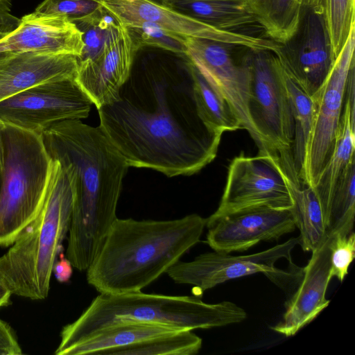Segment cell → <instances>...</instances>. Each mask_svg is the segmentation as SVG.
<instances>
[{
    "instance_id": "obj_18",
    "label": "cell",
    "mask_w": 355,
    "mask_h": 355,
    "mask_svg": "<svg viewBox=\"0 0 355 355\" xmlns=\"http://www.w3.org/2000/svg\"><path fill=\"white\" fill-rule=\"evenodd\" d=\"M331 275L329 234L312 252L300 284L286 303L282 320L272 329L286 337L295 335L313 321L329 304L326 292Z\"/></svg>"
},
{
    "instance_id": "obj_12",
    "label": "cell",
    "mask_w": 355,
    "mask_h": 355,
    "mask_svg": "<svg viewBox=\"0 0 355 355\" xmlns=\"http://www.w3.org/2000/svg\"><path fill=\"white\" fill-rule=\"evenodd\" d=\"M355 26L352 28L333 67L320 89L311 96L314 125L301 180L314 187L334 148L345 103V93L355 67Z\"/></svg>"
},
{
    "instance_id": "obj_11",
    "label": "cell",
    "mask_w": 355,
    "mask_h": 355,
    "mask_svg": "<svg viewBox=\"0 0 355 355\" xmlns=\"http://www.w3.org/2000/svg\"><path fill=\"white\" fill-rule=\"evenodd\" d=\"M255 206H293L286 174L275 153H258L255 157L241 153L234 157L219 206L211 216Z\"/></svg>"
},
{
    "instance_id": "obj_14",
    "label": "cell",
    "mask_w": 355,
    "mask_h": 355,
    "mask_svg": "<svg viewBox=\"0 0 355 355\" xmlns=\"http://www.w3.org/2000/svg\"><path fill=\"white\" fill-rule=\"evenodd\" d=\"M207 243L216 252H242L260 241H272L293 232L291 208L255 206L206 218Z\"/></svg>"
},
{
    "instance_id": "obj_27",
    "label": "cell",
    "mask_w": 355,
    "mask_h": 355,
    "mask_svg": "<svg viewBox=\"0 0 355 355\" xmlns=\"http://www.w3.org/2000/svg\"><path fill=\"white\" fill-rule=\"evenodd\" d=\"M355 159L347 166L334 189L328 216L329 234L354 232Z\"/></svg>"
},
{
    "instance_id": "obj_4",
    "label": "cell",
    "mask_w": 355,
    "mask_h": 355,
    "mask_svg": "<svg viewBox=\"0 0 355 355\" xmlns=\"http://www.w3.org/2000/svg\"><path fill=\"white\" fill-rule=\"evenodd\" d=\"M246 312L230 301L204 302L198 295L174 296L140 291L100 293L73 322L63 327L55 354L112 324L140 322L178 330H194L239 323Z\"/></svg>"
},
{
    "instance_id": "obj_7",
    "label": "cell",
    "mask_w": 355,
    "mask_h": 355,
    "mask_svg": "<svg viewBox=\"0 0 355 355\" xmlns=\"http://www.w3.org/2000/svg\"><path fill=\"white\" fill-rule=\"evenodd\" d=\"M186 53L211 86L227 101L241 129L250 135L259 153L267 148L249 113L252 48L204 38L186 37Z\"/></svg>"
},
{
    "instance_id": "obj_16",
    "label": "cell",
    "mask_w": 355,
    "mask_h": 355,
    "mask_svg": "<svg viewBox=\"0 0 355 355\" xmlns=\"http://www.w3.org/2000/svg\"><path fill=\"white\" fill-rule=\"evenodd\" d=\"M82 32L67 17L34 11L20 19L19 26L0 41V53L35 52L80 57Z\"/></svg>"
},
{
    "instance_id": "obj_1",
    "label": "cell",
    "mask_w": 355,
    "mask_h": 355,
    "mask_svg": "<svg viewBox=\"0 0 355 355\" xmlns=\"http://www.w3.org/2000/svg\"><path fill=\"white\" fill-rule=\"evenodd\" d=\"M98 111L99 125L129 167L191 175L217 155L222 135L199 114L186 55H135L127 80Z\"/></svg>"
},
{
    "instance_id": "obj_15",
    "label": "cell",
    "mask_w": 355,
    "mask_h": 355,
    "mask_svg": "<svg viewBox=\"0 0 355 355\" xmlns=\"http://www.w3.org/2000/svg\"><path fill=\"white\" fill-rule=\"evenodd\" d=\"M101 2L123 25L147 21L185 37L236 43L252 49L272 50L275 47V42L266 37L218 30L151 0H101Z\"/></svg>"
},
{
    "instance_id": "obj_9",
    "label": "cell",
    "mask_w": 355,
    "mask_h": 355,
    "mask_svg": "<svg viewBox=\"0 0 355 355\" xmlns=\"http://www.w3.org/2000/svg\"><path fill=\"white\" fill-rule=\"evenodd\" d=\"M93 105L76 78L46 81L0 101V123L38 134L69 119L89 115Z\"/></svg>"
},
{
    "instance_id": "obj_38",
    "label": "cell",
    "mask_w": 355,
    "mask_h": 355,
    "mask_svg": "<svg viewBox=\"0 0 355 355\" xmlns=\"http://www.w3.org/2000/svg\"><path fill=\"white\" fill-rule=\"evenodd\" d=\"M1 182H2V178H1V173H0V192H1Z\"/></svg>"
},
{
    "instance_id": "obj_25",
    "label": "cell",
    "mask_w": 355,
    "mask_h": 355,
    "mask_svg": "<svg viewBox=\"0 0 355 355\" xmlns=\"http://www.w3.org/2000/svg\"><path fill=\"white\" fill-rule=\"evenodd\" d=\"M294 119V136L291 150L299 178H302L314 125V109L307 95L284 71Z\"/></svg>"
},
{
    "instance_id": "obj_20",
    "label": "cell",
    "mask_w": 355,
    "mask_h": 355,
    "mask_svg": "<svg viewBox=\"0 0 355 355\" xmlns=\"http://www.w3.org/2000/svg\"><path fill=\"white\" fill-rule=\"evenodd\" d=\"M157 3L223 31L253 35L252 28L261 29L248 0H162Z\"/></svg>"
},
{
    "instance_id": "obj_8",
    "label": "cell",
    "mask_w": 355,
    "mask_h": 355,
    "mask_svg": "<svg viewBox=\"0 0 355 355\" xmlns=\"http://www.w3.org/2000/svg\"><path fill=\"white\" fill-rule=\"evenodd\" d=\"M248 110L268 153L291 149L294 119L285 73L275 53L254 49Z\"/></svg>"
},
{
    "instance_id": "obj_22",
    "label": "cell",
    "mask_w": 355,
    "mask_h": 355,
    "mask_svg": "<svg viewBox=\"0 0 355 355\" xmlns=\"http://www.w3.org/2000/svg\"><path fill=\"white\" fill-rule=\"evenodd\" d=\"M354 150L355 112L345 102L333 150L313 187L324 208L327 225L334 189L347 166L355 159Z\"/></svg>"
},
{
    "instance_id": "obj_36",
    "label": "cell",
    "mask_w": 355,
    "mask_h": 355,
    "mask_svg": "<svg viewBox=\"0 0 355 355\" xmlns=\"http://www.w3.org/2000/svg\"><path fill=\"white\" fill-rule=\"evenodd\" d=\"M3 159H4V149H3V142L1 123H0V173H2L3 168Z\"/></svg>"
},
{
    "instance_id": "obj_10",
    "label": "cell",
    "mask_w": 355,
    "mask_h": 355,
    "mask_svg": "<svg viewBox=\"0 0 355 355\" xmlns=\"http://www.w3.org/2000/svg\"><path fill=\"white\" fill-rule=\"evenodd\" d=\"M286 74L309 96L322 85L336 57L322 7H304L293 34L274 51Z\"/></svg>"
},
{
    "instance_id": "obj_26",
    "label": "cell",
    "mask_w": 355,
    "mask_h": 355,
    "mask_svg": "<svg viewBox=\"0 0 355 355\" xmlns=\"http://www.w3.org/2000/svg\"><path fill=\"white\" fill-rule=\"evenodd\" d=\"M70 19L83 35L84 47L80 56L77 58L78 64L94 58L123 27L116 16L103 6L88 15Z\"/></svg>"
},
{
    "instance_id": "obj_32",
    "label": "cell",
    "mask_w": 355,
    "mask_h": 355,
    "mask_svg": "<svg viewBox=\"0 0 355 355\" xmlns=\"http://www.w3.org/2000/svg\"><path fill=\"white\" fill-rule=\"evenodd\" d=\"M22 350L12 328L0 319V355H20Z\"/></svg>"
},
{
    "instance_id": "obj_31",
    "label": "cell",
    "mask_w": 355,
    "mask_h": 355,
    "mask_svg": "<svg viewBox=\"0 0 355 355\" xmlns=\"http://www.w3.org/2000/svg\"><path fill=\"white\" fill-rule=\"evenodd\" d=\"M102 6L101 0H44L35 11L64 15L71 19L88 15Z\"/></svg>"
},
{
    "instance_id": "obj_29",
    "label": "cell",
    "mask_w": 355,
    "mask_h": 355,
    "mask_svg": "<svg viewBox=\"0 0 355 355\" xmlns=\"http://www.w3.org/2000/svg\"><path fill=\"white\" fill-rule=\"evenodd\" d=\"M355 0H324L327 24L336 58L355 26Z\"/></svg>"
},
{
    "instance_id": "obj_6",
    "label": "cell",
    "mask_w": 355,
    "mask_h": 355,
    "mask_svg": "<svg viewBox=\"0 0 355 355\" xmlns=\"http://www.w3.org/2000/svg\"><path fill=\"white\" fill-rule=\"evenodd\" d=\"M4 159L0 192V247L10 246L40 211L51 162L41 134L1 123Z\"/></svg>"
},
{
    "instance_id": "obj_23",
    "label": "cell",
    "mask_w": 355,
    "mask_h": 355,
    "mask_svg": "<svg viewBox=\"0 0 355 355\" xmlns=\"http://www.w3.org/2000/svg\"><path fill=\"white\" fill-rule=\"evenodd\" d=\"M264 35L277 43L295 30L304 7L324 8V0H248Z\"/></svg>"
},
{
    "instance_id": "obj_13",
    "label": "cell",
    "mask_w": 355,
    "mask_h": 355,
    "mask_svg": "<svg viewBox=\"0 0 355 355\" xmlns=\"http://www.w3.org/2000/svg\"><path fill=\"white\" fill-rule=\"evenodd\" d=\"M299 244L297 238L252 254L232 256L214 251L200 254L190 261H178L166 273L175 283L193 286L197 294L227 281L263 272L268 276L280 270L275 263L291 261V254Z\"/></svg>"
},
{
    "instance_id": "obj_28",
    "label": "cell",
    "mask_w": 355,
    "mask_h": 355,
    "mask_svg": "<svg viewBox=\"0 0 355 355\" xmlns=\"http://www.w3.org/2000/svg\"><path fill=\"white\" fill-rule=\"evenodd\" d=\"M123 26L138 49L144 46H150L176 54L186 53L185 37L168 32L154 23L147 21H136Z\"/></svg>"
},
{
    "instance_id": "obj_3",
    "label": "cell",
    "mask_w": 355,
    "mask_h": 355,
    "mask_svg": "<svg viewBox=\"0 0 355 355\" xmlns=\"http://www.w3.org/2000/svg\"><path fill=\"white\" fill-rule=\"evenodd\" d=\"M205 225L196 214L166 220L117 218L86 270L87 283L99 293L140 291L200 241Z\"/></svg>"
},
{
    "instance_id": "obj_34",
    "label": "cell",
    "mask_w": 355,
    "mask_h": 355,
    "mask_svg": "<svg viewBox=\"0 0 355 355\" xmlns=\"http://www.w3.org/2000/svg\"><path fill=\"white\" fill-rule=\"evenodd\" d=\"M59 255L60 259L55 261L53 268V273L59 282L65 283L70 279L72 275L73 266L62 253Z\"/></svg>"
},
{
    "instance_id": "obj_33",
    "label": "cell",
    "mask_w": 355,
    "mask_h": 355,
    "mask_svg": "<svg viewBox=\"0 0 355 355\" xmlns=\"http://www.w3.org/2000/svg\"><path fill=\"white\" fill-rule=\"evenodd\" d=\"M12 0H0V41L19 25L20 19L11 13Z\"/></svg>"
},
{
    "instance_id": "obj_2",
    "label": "cell",
    "mask_w": 355,
    "mask_h": 355,
    "mask_svg": "<svg viewBox=\"0 0 355 355\" xmlns=\"http://www.w3.org/2000/svg\"><path fill=\"white\" fill-rule=\"evenodd\" d=\"M41 135L49 155L60 162L71 182L73 205L66 257L73 268L87 270L117 218L129 166L100 125L69 119Z\"/></svg>"
},
{
    "instance_id": "obj_19",
    "label": "cell",
    "mask_w": 355,
    "mask_h": 355,
    "mask_svg": "<svg viewBox=\"0 0 355 355\" xmlns=\"http://www.w3.org/2000/svg\"><path fill=\"white\" fill-rule=\"evenodd\" d=\"M77 57L35 52H7L0 58V101L34 85L76 78Z\"/></svg>"
},
{
    "instance_id": "obj_35",
    "label": "cell",
    "mask_w": 355,
    "mask_h": 355,
    "mask_svg": "<svg viewBox=\"0 0 355 355\" xmlns=\"http://www.w3.org/2000/svg\"><path fill=\"white\" fill-rule=\"evenodd\" d=\"M11 292L0 279V309L10 304Z\"/></svg>"
},
{
    "instance_id": "obj_30",
    "label": "cell",
    "mask_w": 355,
    "mask_h": 355,
    "mask_svg": "<svg viewBox=\"0 0 355 355\" xmlns=\"http://www.w3.org/2000/svg\"><path fill=\"white\" fill-rule=\"evenodd\" d=\"M331 275L343 282L355 257V234H329Z\"/></svg>"
},
{
    "instance_id": "obj_39",
    "label": "cell",
    "mask_w": 355,
    "mask_h": 355,
    "mask_svg": "<svg viewBox=\"0 0 355 355\" xmlns=\"http://www.w3.org/2000/svg\"><path fill=\"white\" fill-rule=\"evenodd\" d=\"M151 1H155V2H156V3H159V2L160 1H162V0H151Z\"/></svg>"
},
{
    "instance_id": "obj_21",
    "label": "cell",
    "mask_w": 355,
    "mask_h": 355,
    "mask_svg": "<svg viewBox=\"0 0 355 355\" xmlns=\"http://www.w3.org/2000/svg\"><path fill=\"white\" fill-rule=\"evenodd\" d=\"M292 197L295 226L300 230L299 244L305 252L318 248L329 234L325 212L313 187L304 183L292 164L282 166Z\"/></svg>"
},
{
    "instance_id": "obj_37",
    "label": "cell",
    "mask_w": 355,
    "mask_h": 355,
    "mask_svg": "<svg viewBox=\"0 0 355 355\" xmlns=\"http://www.w3.org/2000/svg\"><path fill=\"white\" fill-rule=\"evenodd\" d=\"M6 53H7V52L0 53V58H1L2 57H3Z\"/></svg>"
},
{
    "instance_id": "obj_5",
    "label": "cell",
    "mask_w": 355,
    "mask_h": 355,
    "mask_svg": "<svg viewBox=\"0 0 355 355\" xmlns=\"http://www.w3.org/2000/svg\"><path fill=\"white\" fill-rule=\"evenodd\" d=\"M72 205L67 173L58 161L52 159L40 211L0 257V279L12 295L31 300L48 296L53 268L69 232Z\"/></svg>"
},
{
    "instance_id": "obj_17",
    "label": "cell",
    "mask_w": 355,
    "mask_h": 355,
    "mask_svg": "<svg viewBox=\"0 0 355 355\" xmlns=\"http://www.w3.org/2000/svg\"><path fill=\"white\" fill-rule=\"evenodd\" d=\"M138 50L123 26L94 58L78 64L76 81L97 109L127 80Z\"/></svg>"
},
{
    "instance_id": "obj_24",
    "label": "cell",
    "mask_w": 355,
    "mask_h": 355,
    "mask_svg": "<svg viewBox=\"0 0 355 355\" xmlns=\"http://www.w3.org/2000/svg\"><path fill=\"white\" fill-rule=\"evenodd\" d=\"M194 94L199 114L213 132L241 129V124L226 99L214 89L191 63Z\"/></svg>"
}]
</instances>
